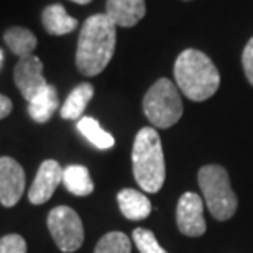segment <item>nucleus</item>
<instances>
[{
  "instance_id": "f257e3e1",
  "label": "nucleus",
  "mask_w": 253,
  "mask_h": 253,
  "mask_svg": "<svg viewBox=\"0 0 253 253\" xmlns=\"http://www.w3.org/2000/svg\"><path fill=\"white\" fill-rule=\"evenodd\" d=\"M117 43V27L105 13L89 17L81 27L76 49V66L87 78L100 74L114 56Z\"/></svg>"
},
{
  "instance_id": "f03ea898",
  "label": "nucleus",
  "mask_w": 253,
  "mask_h": 253,
  "mask_svg": "<svg viewBox=\"0 0 253 253\" xmlns=\"http://www.w3.org/2000/svg\"><path fill=\"white\" fill-rule=\"evenodd\" d=\"M174 79L179 92L202 102L212 97L220 85V74L211 58L197 49H184L174 63Z\"/></svg>"
},
{
  "instance_id": "7ed1b4c3",
  "label": "nucleus",
  "mask_w": 253,
  "mask_h": 253,
  "mask_svg": "<svg viewBox=\"0 0 253 253\" xmlns=\"http://www.w3.org/2000/svg\"><path fill=\"white\" fill-rule=\"evenodd\" d=\"M131 168L136 184L155 194L165 184L166 165L161 138L153 126H145L135 136L131 148Z\"/></svg>"
},
{
  "instance_id": "20e7f679",
  "label": "nucleus",
  "mask_w": 253,
  "mask_h": 253,
  "mask_svg": "<svg viewBox=\"0 0 253 253\" xmlns=\"http://www.w3.org/2000/svg\"><path fill=\"white\" fill-rule=\"evenodd\" d=\"M199 188L207 209L215 220H229L234 217L239 201L230 186V178L220 165H206L197 173Z\"/></svg>"
},
{
  "instance_id": "39448f33",
  "label": "nucleus",
  "mask_w": 253,
  "mask_h": 253,
  "mask_svg": "<svg viewBox=\"0 0 253 253\" xmlns=\"http://www.w3.org/2000/svg\"><path fill=\"white\" fill-rule=\"evenodd\" d=\"M143 112L156 128H169L183 117V100L178 85L161 78L143 97Z\"/></svg>"
},
{
  "instance_id": "423d86ee",
  "label": "nucleus",
  "mask_w": 253,
  "mask_h": 253,
  "mask_svg": "<svg viewBox=\"0 0 253 253\" xmlns=\"http://www.w3.org/2000/svg\"><path fill=\"white\" fill-rule=\"evenodd\" d=\"M48 229L58 249L73 253L84 242V227L79 214L68 206H58L48 214Z\"/></svg>"
},
{
  "instance_id": "0eeeda50",
  "label": "nucleus",
  "mask_w": 253,
  "mask_h": 253,
  "mask_svg": "<svg viewBox=\"0 0 253 253\" xmlns=\"http://www.w3.org/2000/svg\"><path fill=\"white\" fill-rule=\"evenodd\" d=\"M176 224L183 235L201 237L207 229L204 219V201L196 192H184L176 207Z\"/></svg>"
},
{
  "instance_id": "6e6552de",
  "label": "nucleus",
  "mask_w": 253,
  "mask_h": 253,
  "mask_svg": "<svg viewBox=\"0 0 253 253\" xmlns=\"http://www.w3.org/2000/svg\"><path fill=\"white\" fill-rule=\"evenodd\" d=\"M13 81L23 99L32 100L35 95L46 87L48 83L43 76V63L38 56H25L20 58L13 71Z\"/></svg>"
},
{
  "instance_id": "1a4fd4ad",
  "label": "nucleus",
  "mask_w": 253,
  "mask_h": 253,
  "mask_svg": "<svg viewBox=\"0 0 253 253\" xmlns=\"http://www.w3.org/2000/svg\"><path fill=\"white\" fill-rule=\"evenodd\" d=\"M25 192V171L18 161L8 156L0 158V204L13 207Z\"/></svg>"
},
{
  "instance_id": "9d476101",
  "label": "nucleus",
  "mask_w": 253,
  "mask_h": 253,
  "mask_svg": "<svg viewBox=\"0 0 253 253\" xmlns=\"http://www.w3.org/2000/svg\"><path fill=\"white\" fill-rule=\"evenodd\" d=\"M63 168L58 161L46 160L40 166L37 176H35L32 188L28 191V199L32 204H44L51 199L54 191L63 183Z\"/></svg>"
},
{
  "instance_id": "9b49d317",
  "label": "nucleus",
  "mask_w": 253,
  "mask_h": 253,
  "mask_svg": "<svg viewBox=\"0 0 253 253\" xmlns=\"http://www.w3.org/2000/svg\"><path fill=\"white\" fill-rule=\"evenodd\" d=\"M145 13V0H107L105 3V15L115 27H135Z\"/></svg>"
},
{
  "instance_id": "f8f14e48",
  "label": "nucleus",
  "mask_w": 253,
  "mask_h": 253,
  "mask_svg": "<svg viewBox=\"0 0 253 253\" xmlns=\"http://www.w3.org/2000/svg\"><path fill=\"white\" fill-rule=\"evenodd\" d=\"M42 23L46 33L54 35V37L68 35L78 28V20L71 17L61 3L48 5L42 12Z\"/></svg>"
},
{
  "instance_id": "ddd939ff",
  "label": "nucleus",
  "mask_w": 253,
  "mask_h": 253,
  "mask_svg": "<svg viewBox=\"0 0 253 253\" xmlns=\"http://www.w3.org/2000/svg\"><path fill=\"white\" fill-rule=\"evenodd\" d=\"M58 107V90L51 84H48L42 92H38L32 100H28V114L37 124H46Z\"/></svg>"
},
{
  "instance_id": "4468645a",
  "label": "nucleus",
  "mask_w": 253,
  "mask_h": 253,
  "mask_svg": "<svg viewBox=\"0 0 253 253\" xmlns=\"http://www.w3.org/2000/svg\"><path fill=\"white\" fill-rule=\"evenodd\" d=\"M119 207L128 220H143L151 214V202L143 192L136 189H122L117 194Z\"/></svg>"
},
{
  "instance_id": "2eb2a0df",
  "label": "nucleus",
  "mask_w": 253,
  "mask_h": 253,
  "mask_svg": "<svg viewBox=\"0 0 253 253\" xmlns=\"http://www.w3.org/2000/svg\"><path fill=\"white\" fill-rule=\"evenodd\" d=\"M94 97V87L92 84L83 83L71 90L68 99L64 100V104L59 109L61 119L64 120H79L83 117L85 107H87L89 100Z\"/></svg>"
},
{
  "instance_id": "dca6fc26",
  "label": "nucleus",
  "mask_w": 253,
  "mask_h": 253,
  "mask_svg": "<svg viewBox=\"0 0 253 253\" xmlns=\"http://www.w3.org/2000/svg\"><path fill=\"white\" fill-rule=\"evenodd\" d=\"M63 184L71 194L89 196L94 191V183L90 179L89 169L83 165H69L63 171Z\"/></svg>"
},
{
  "instance_id": "f3484780",
  "label": "nucleus",
  "mask_w": 253,
  "mask_h": 253,
  "mask_svg": "<svg viewBox=\"0 0 253 253\" xmlns=\"http://www.w3.org/2000/svg\"><path fill=\"white\" fill-rule=\"evenodd\" d=\"M3 42L7 43L8 49L20 58L30 56L37 48V37L23 27H10L3 33Z\"/></svg>"
},
{
  "instance_id": "a211bd4d",
  "label": "nucleus",
  "mask_w": 253,
  "mask_h": 253,
  "mask_svg": "<svg viewBox=\"0 0 253 253\" xmlns=\"http://www.w3.org/2000/svg\"><path fill=\"white\" fill-rule=\"evenodd\" d=\"M78 130L84 135L85 140L90 141L99 150H109L115 145L114 136L109 131H105L92 117H81L78 120Z\"/></svg>"
},
{
  "instance_id": "6ab92c4d",
  "label": "nucleus",
  "mask_w": 253,
  "mask_h": 253,
  "mask_svg": "<svg viewBox=\"0 0 253 253\" xmlns=\"http://www.w3.org/2000/svg\"><path fill=\"white\" fill-rule=\"evenodd\" d=\"M131 242L124 232H109L97 242L94 253H130Z\"/></svg>"
},
{
  "instance_id": "aec40b11",
  "label": "nucleus",
  "mask_w": 253,
  "mask_h": 253,
  "mask_svg": "<svg viewBox=\"0 0 253 253\" xmlns=\"http://www.w3.org/2000/svg\"><path fill=\"white\" fill-rule=\"evenodd\" d=\"M131 237L140 253H168L158 244L153 232L148 229H135Z\"/></svg>"
},
{
  "instance_id": "412c9836",
  "label": "nucleus",
  "mask_w": 253,
  "mask_h": 253,
  "mask_svg": "<svg viewBox=\"0 0 253 253\" xmlns=\"http://www.w3.org/2000/svg\"><path fill=\"white\" fill-rule=\"evenodd\" d=\"M0 253H27V242L18 234L5 235L0 239Z\"/></svg>"
},
{
  "instance_id": "4be33fe9",
  "label": "nucleus",
  "mask_w": 253,
  "mask_h": 253,
  "mask_svg": "<svg viewBox=\"0 0 253 253\" xmlns=\"http://www.w3.org/2000/svg\"><path fill=\"white\" fill-rule=\"evenodd\" d=\"M242 64H244L245 76L249 79V83L253 85V38L247 43V46L242 54Z\"/></svg>"
},
{
  "instance_id": "5701e85b",
  "label": "nucleus",
  "mask_w": 253,
  "mask_h": 253,
  "mask_svg": "<svg viewBox=\"0 0 253 253\" xmlns=\"http://www.w3.org/2000/svg\"><path fill=\"white\" fill-rule=\"evenodd\" d=\"M12 100H10L7 95H2L0 94V120L8 117L10 112H12Z\"/></svg>"
},
{
  "instance_id": "b1692460",
  "label": "nucleus",
  "mask_w": 253,
  "mask_h": 253,
  "mask_svg": "<svg viewBox=\"0 0 253 253\" xmlns=\"http://www.w3.org/2000/svg\"><path fill=\"white\" fill-rule=\"evenodd\" d=\"M71 2H74V3H79V5H85V3L92 2V0H71Z\"/></svg>"
},
{
  "instance_id": "393cba45",
  "label": "nucleus",
  "mask_w": 253,
  "mask_h": 253,
  "mask_svg": "<svg viewBox=\"0 0 253 253\" xmlns=\"http://www.w3.org/2000/svg\"><path fill=\"white\" fill-rule=\"evenodd\" d=\"M2 61H3V51L0 49V64H2Z\"/></svg>"
}]
</instances>
